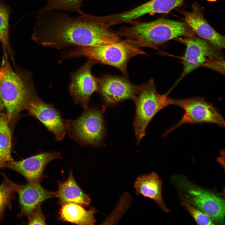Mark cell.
<instances>
[{
    "label": "cell",
    "mask_w": 225,
    "mask_h": 225,
    "mask_svg": "<svg viewBox=\"0 0 225 225\" xmlns=\"http://www.w3.org/2000/svg\"><path fill=\"white\" fill-rule=\"evenodd\" d=\"M98 92L105 105L114 104L128 99L133 100L138 87L124 78L110 75L98 78Z\"/></svg>",
    "instance_id": "cell-12"
},
{
    "label": "cell",
    "mask_w": 225,
    "mask_h": 225,
    "mask_svg": "<svg viewBox=\"0 0 225 225\" xmlns=\"http://www.w3.org/2000/svg\"><path fill=\"white\" fill-rule=\"evenodd\" d=\"M0 108V168H5L13 160L11 156V133L7 115L1 112Z\"/></svg>",
    "instance_id": "cell-20"
},
{
    "label": "cell",
    "mask_w": 225,
    "mask_h": 225,
    "mask_svg": "<svg viewBox=\"0 0 225 225\" xmlns=\"http://www.w3.org/2000/svg\"><path fill=\"white\" fill-rule=\"evenodd\" d=\"M4 105L0 98V108H1L2 107H4Z\"/></svg>",
    "instance_id": "cell-26"
},
{
    "label": "cell",
    "mask_w": 225,
    "mask_h": 225,
    "mask_svg": "<svg viewBox=\"0 0 225 225\" xmlns=\"http://www.w3.org/2000/svg\"><path fill=\"white\" fill-rule=\"evenodd\" d=\"M86 109L77 119L68 121V130L80 142L98 146L102 142L105 133L102 113L94 108Z\"/></svg>",
    "instance_id": "cell-8"
},
{
    "label": "cell",
    "mask_w": 225,
    "mask_h": 225,
    "mask_svg": "<svg viewBox=\"0 0 225 225\" xmlns=\"http://www.w3.org/2000/svg\"><path fill=\"white\" fill-rule=\"evenodd\" d=\"M182 205L184 206L198 225H214L210 217L201 211L191 206L187 200L184 199Z\"/></svg>",
    "instance_id": "cell-24"
},
{
    "label": "cell",
    "mask_w": 225,
    "mask_h": 225,
    "mask_svg": "<svg viewBox=\"0 0 225 225\" xmlns=\"http://www.w3.org/2000/svg\"><path fill=\"white\" fill-rule=\"evenodd\" d=\"M171 105L183 109L184 113L180 120L166 130L164 135L185 124L210 123L224 127V119L213 105L200 97L182 99H171Z\"/></svg>",
    "instance_id": "cell-6"
},
{
    "label": "cell",
    "mask_w": 225,
    "mask_h": 225,
    "mask_svg": "<svg viewBox=\"0 0 225 225\" xmlns=\"http://www.w3.org/2000/svg\"><path fill=\"white\" fill-rule=\"evenodd\" d=\"M96 211L93 208L87 210L80 204L70 202L62 205L59 214L63 221L78 225H94Z\"/></svg>",
    "instance_id": "cell-18"
},
{
    "label": "cell",
    "mask_w": 225,
    "mask_h": 225,
    "mask_svg": "<svg viewBox=\"0 0 225 225\" xmlns=\"http://www.w3.org/2000/svg\"><path fill=\"white\" fill-rule=\"evenodd\" d=\"M179 180L180 185L188 193L186 197L193 205L219 224H224L225 201L222 198L191 183L183 179Z\"/></svg>",
    "instance_id": "cell-9"
},
{
    "label": "cell",
    "mask_w": 225,
    "mask_h": 225,
    "mask_svg": "<svg viewBox=\"0 0 225 225\" xmlns=\"http://www.w3.org/2000/svg\"><path fill=\"white\" fill-rule=\"evenodd\" d=\"M32 40L39 45L57 49L70 46H100L120 41L117 32L83 12L72 17L61 11L38 12Z\"/></svg>",
    "instance_id": "cell-1"
},
{
    "label": "cell",
    "mask_w": 225,
    "mask_h": 225,
    "mask_svg": "<svg viewBox=\"0 0 225 225\" xmlns=\"http://www.w3.org/2000/svg\"><path fill=\"white\" fill-rule=\"evenodd\" d=\"M78 47L63 53L62 57L64 59L88 58L96 62L115 67L127 77V66L130 59L138 54L146 55L145 52L125 41L100 46Z\"/></svg>",
    "instance_id": "cell-3"
},
{
    "label": "cell",
    "mask_w": 225,
    "mask_h": 225,
    "mask_svg": "<svg viewBox=\"0 0 225 225\" xmlns=\"http://www.w3.org/2000/svg\"><path fill=\"white\" fill-rule=\"evenodd\" d=\"M4 179L0 184V220L5 210L11 207V201L16 192L17 184L13 182L4 175Z\"/></svg>",
    "instance_id": "cell-23"
},
{
    "label": "cell",
    "mask_w": 225,
    "mask_h": 225,
    "mask_svg": "<svg viewBox=\"0 0 225 225\" xmlns=\"http://www.w3.org/2000/svg\"><path fill=\"white\" fill-rule=\"evenodd\" d=\"M90 59L72 75L70 93L74 102L83 108H88L90 98L94 92H99L98 78L92 74L91 69L95 63Z\"/></svg>",
    "instance_id": "cell-11"
},
{
    "label": "cell",
    "mask_w": 225,
    "mask_h": 225,
    "mask_svg": "<svg viewBox=\"0 0 225 225\" xmlns=\"http://www.w3.org/2000/svg\"><path fill=\"white\" fill-rule=\"evenodd\" d=\"M18 195L21 211L20 216H28L45 200L55 197V192L48 191L39 183L28 182L25 185L17 184L16 190Z\"/></svg>",
    "instance_id": "cell-15"
},
{
    "label": "cell",
    "mask_w": 225,
    "mask_h": 225,
    "mask_svg": "<svg viewBox=\"0 0 225 225\" xmlns=\"http://www.w3.org/2000/svg\"><path fill=\"white\" fill-rule=\"evenodd\" d=\"M58 188L55 197L61 205L68 203H78L84 207L89 206L91 200L89 196L81 189L75 180L71 170L68 179L59 182Z\"/></svg>",
    "instance_id": "cell-17"
},
{
    "label": "cell",
    "mask_w": 225,
    "mask_h": 225,
    "mask_svg": "<svg viewBox=\"0 0 225 225\" xmlns=\"http://www.w3.org/2000/svg\"><path fill=\"white\" fill-rule=\"evenodd\" d=\"M184 0H151L133 9L136 18L144 15L156 13H166L180 5Z\"/></svg>",
    "instance_id": "cell-19"
},
{
    "label": "cell",
    "mask_w": 225,
    "mask_h": 225,
    "mask_svg": "<svg viewBox=\"0 0 225 225\" xmlns=\"http://www.w3.org/2000/svg\"><path fill=\"white\" fill-rule=\"evenodd\" d=\"M0 68V98L7 111L9 122L25 109L36 95L12 68L5 48Z\"/></svg>",
    "instance_id": "cell-4"
},
{
    "label": "cell",
    "mask_w": 225,
    "mask_h": 225,
    "mask_svg": "<svg viewBox=\"0 0 225 225\" xmlns=\"http://www.w3.org/2000/svg\"><path fill=\"white\" fill-rule=\"evenodd\" d=\"M46 5L39 11H66L76 12L79 14L83 11L81 9L84 0H46Z\"/></svg>",
    "instance_id": "cell-21"
},
{
    "label": "cell",
    "mask_w": 225,
    "mask_h": 225,
    "mask_svg": "<svg viewBox=\"0 0 225 225\" xmlns=\"http://www.w3.org/2000/svg\"><path fill=\"white\" fill-rule=\"evenodd\" d=\"M29 225H46L45 218L42 212L40 206L28 216Z\"/></svg>",
    "instance_id": "cell-25"
},
{
    "label": "cell",
    "mask_w": 225,
    "mask_h": 225,
    "mask_svg": "<svg viewBox=\"0 0 225 225\" xmlns=\"http://www.w3.org/2000/svg\"><path fill=\"white\" fill-rule=\"evenodd\" d=\"M169 92L161 94L157 91L153 78L138 86L134 101L136 112L133 121L135 133L139 143L145 134L146 128L155 115L171 105Z\"/></svg>",
    "instance_id": "cell-5"
},
{
    "label": "cell",
    "mask_w": 225,
    "mask_h": 225,
    "mask_svg": "<svg viewBox=\"0 0 225 225\" xmlns=\"http://www.w3.org/2000/svg\"><path fill=\"white\" fill-rule=\"evenodd\" d=\"M25 109L53 133L57 140L61 141L64 138L68 130V121L63 120L52 105L44 102L36 96L28 103Z\"/></svg>",
    "instance_id": "cell-10"
},
{
    "label": "cell",
    "mask_w": 225,
    "mask_h": 225,
    "mask_svg": "<svg viewBox=\"0 0 225 225\" xmlns=\"http://www.w3.org/2000/svg\"><path fill=\"white\" fill-rule=\"evenodd\" d=\"M186 23L161 18L148 22H137L123 27L118 32L125 41L137 47L156 49L160 45L180 36H193Z\"/></svg>",
    "instance_id": "cell-2"
},
{
    "label": "cell",
    "mask_w": 225,
    "mask_h": 225,
    "mask_svg": "<svg viewBox=\"0 0 225 225\" xmlns=\"http://www.w3.org/2000/svg\"><path fill=\"white\" fill-rule=\"evenodd\" d=\"M10 11L7 4L0 0V41L12 56L8 36Z\"/></svg>",
    "instance_id": "cell-22"
},
{
    "label": "cell",
    "mask_w": 225,
    "mask_h": 225,
    "mask_svg": "<svg viewBox=\"0 0 225 225\" xmlns=\"http://www.w3.org/2000/svg\"><path fill=\"white\" fill-rule=\"evenodd\" d=\"M178 39L185 45L186 48L182 59L183 70L174 86L199 67L222 61V57L218 49L207 41L193 36Z\"/></svg>",
    "instance_id": "cell-7"
},
{
    "label": "cell",
    "mask_w": 225,
    "mask_h": 225,
    "mask_svg": "<svg viewBox=\"0 0 225 225\" xmlns=\"http://www.w3.org/2000/svg\"><path fill=\"white\" fill-rule=\"evenodd\" d=\"M191 12H183V19L193 32L200 38L220 49L225 48L224 36L217 32L204 18L202 13L196 5L192 6Z\"/></svg>",
    "instance_id": "cell-14"
},
{
    "label": "cell",
    "mask_w": 225,
    "mask_h": 225,
    "mask_svg": "<svg viewBox=\"0 0 225 225\" xmlns=\"http://www.w3.org/2000/svg\"><path fill=\"white\" fill-rule=\"evenodd\" d=\"M207 0L210 1V2H216L217 1V0Z\"/></svg>",
    "instance_id": "cell-27"
},
{
    "label": "cell",
    "mask_w": 225,
    "mask_h": 225,
    "mask_svg": "<svg viewBox=\"0 0 225 225\" xmlns=\"http://www.w3.org/2000/svg\"><path fill=\"white\" fill-rule=\"evenodd\" d=\"M134 186L137 195H141L152 199L164 212L170 211L163 201L162 195V181L156 173L152 172L138 177Z\"/></svg>",
    "instance_id": "cell-16"
},
{
    "label": "cell",
    "mask_w": 225,
    "mask_h": 225,
    "mask_svg": "<svg viewBox=\"0 0 225 225\" xmlns=\"http://www.w3.org/2000/svg\"><path fill=\"white\" fill-rule=\"evenodd\" d=\"M61 158L60 153L58 152H42L19 161L13 160L5 168L20 173L28 182L39 183L43 177L46 166L53 160Z\"/></svg>",
    "instance_id": "cell-13"
}]
</instances>
